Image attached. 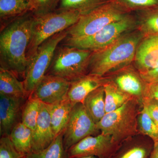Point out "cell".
<instances>
[{
    "mask_svg": "<svg viewBox=\"0 0 158 158\" xmlns=\"http://www.w3.org/2000/svg\"><path fill=\"white\" fill-rule=\"evenodd\" d=\"M33 13L30 12L9 23L0 35L1 67L24 78L28 61L27 49L31 37Z\"/></svg>",
    "mask_w": 158,
    "mask_h": 158,
    "instance_id": "cell-1",
    "label": "cell"
},
{
    "mask_svg": "<svg viewBox=\"0 0 158 158\" xmlns=\"http://www.w3.org/2000/svg\"><path fill=\"white\" fill-rule=\"evenodd\" d=\"M139 30L127 33L104 49L93 52L89 73L105 77L134 61L139 43L144 37Z\"/></svg>",
    "mask_w": 158,
    "mask_h": 158,
    "instance_id": "cell-2",
    "label": "cell"
},
{
    "mask_svg": "<svg viewBox=\"0 0 158 158\" xmlns=\"http://www.w3.org/2000/svg\"><path fill=\"white\" fill-rule=\"evenodd\" d=\"M142 104L135 98L130 100L121 107L106 113L96 123L101 133L112 136L116 142L122 144L140 134L138 117Z\"/></svg>",
    "mask_w": 158,
    "mask_h": 158,
    "instance_id": "cell-3",
    "label": "cell"
},
{
    "mask_svg": "<svg viewBox=\"0 0 158 158\" xmlns=\"http://www.w3.org/2000/svg\"><path fill=\"white\" fill-rule=\"evenodd\" d=\"M81 15L76 11H56L37 15L33 14L31 37L27 52L28 61L40 44L73 25Z\"/></svg>",
    "mask_w": 158,
    "mask_h": 158,
    "instance_id": "cell-4",
    "label": "cell"
},
{
    "mask_svg": "<svg viewBox=\"0 0 158 158\" xmlns=\"http://www.w3.org/2000/svg\"><path fill=\"white\" fill-rule=\"evenodd\" d=\"M129 11L113 0H108L86 14L66 30L67 37L81 38L91 36L110 23L126 16Z\"/></svg>",
    "mask_w": 158,
    "mask_h": 158,
    "instance_id": "cell-5",
    "label": "cell"
},
{
    "mask_svg": "<svg viewBox=\"0 0 158 158\" xmlns=\"http://www.w3.org/2000/svg\"><path fill=\"white\" fill-rule=\"evenodd\" d=\"M93 52L63 44L56 49L46 74L53 75L71 82L89 73Z\"/></svg>",
    "mask_w": 158,
    "mask_h": 158,
    "instance_id": "cell-6",
    "label": "cell"
},
{
    "mask_svg": "<svg viewBox=\"0 0 158 158\" xmlns=\"http://www.w3.org/2000/svg\"><path fill=\"white\" fill-rule=\"evenodd\" d=\"M137 23L136 19L128 14L122 19L110 23L91 36L81 38L66 37L62 42L69 46L97 52L108 47L124 34L135 30Z\"/></svg>",
    "mask_w": 158,
    "mask_h": 158,
    "instance_id": "cell-7",
    "label": "cell"
},
{
    "mask_svg": "<svg viewBox=\"0 0 158 158\" xmlns=\"http://www.w3.org/2000/svg\"><path fill=\"white\" fill-rule=\"evenodd\" d=\"M67 36L66 30L55 34L40 44L29 59L23 81L28 97L47 73L57 48Z\"/></svg>",
    "mask_w": 158,
    "mask_h": 158,
    "instance_id": "cell-8",
    "label": "cell"
},
{
    "mask_svg": "<svg viewBox=\"0 0 158 158\" xmlns=\"http://www.w3.org/2000/svg\"><path fill=\"white\" fill-rule=\"evenodd\" d=\"M99 132L96 123L88 114L83 103L76 104L63 133L64 148L67 152L70 147L82 139L88 136L97 135Z\"/></svg>",
    "mask_w": 158,
    "mask_h": 158,
    "instance_id": "cell-9",
    "label": "cell"
},
{
    "mask_svg": "<svg viewBox=\"0 0 158 158\" xmlns=\"http://www.w3.org/2000/svg\"><path fill=\"white\" fill-rule=\"evenodd\" d=\"M119 144L109 135L101 133L86 137L67 151L68 158L94 156L98 158H112L120 147Z\"/></svg>",
    "mask_w": 158,
    "mask_h": 158,
    "instance_id": "cell-10",
    "label": "cell"
},
{
    "mask_svg": "<svg viewBox=\"0 0 158 158\" xmlns=\"http://www.w3.org/2000/svg\"><path fill=\"white\" fill-rule=\"evenodd\" d=\"M118 89L135 98L142 104L145 98L148 84L139 72L129 65L105 76Z\"/></svg>",
    "mask_w": 158,
    "mask_h": 158,
    "instance_id": "cell-11",
    "label": "cell"
},
{
    "mask_svg": "<svg viewBox=\"0 0 158 158\" xmlns=\"http://www.w3.org/2000/svg\"><path fill=\"white\" fill-rule=\"evenodd\" d=\"M70 83L61 77L46 74L29 97L45 105L53 104L67 98Z\"/></svg>",
    "mask_w": 158,
    "mask_h": 158,
    "instance_id": "cell-12",
    "label": "cell"
},
{
    "mask_svg": "<svg viewBox=\"0 0 158 158\" xmlns=\"http://www.w3.org/2000/svg\"><path fill=\"white\" fill-rule=\"evenodd\" d=\"M26 98L0 95V134L9 135L22 117Z\"/></svg>",
    "mask_w": 158,
    "mask_h": 158,
    "instance_id": "cell-13",
    "label": "cell"
},
{
    "mask_svg": "<svg viewBox=\"0 0 158 158\" xmlns=\"http://www.w3.org/2000/svg\"><path fill=\"white\" fill-rule=\"evenodd\" d=\"M139 73L147 72L158 65V35L145 36L139 43L134 60Z\"/></svg>",
    "mask_w": 158,
    "mask_h": 158,
    "instance_id": "cell-14",
    "label": "cell"
},
{
    "mask_svg": "<svg viewBox=\"0 0 158 158\" xmlns=\"http://www.w3.org/2000/svg\"><path fill=\"white\" fill-rule=\"evenodd\" d=\"M55 138L47 107L41 102L36 127L33 131L32 152H37L47 148Z\"/></svg>",
    "mask_w": 158,
    "mask_h": 158,
    "instance_id": "cell-15",
    "label": "cell"
},
{
    "mask_svg": "<svg viewBox=\"0 0 158 158\" xmlns=\"http://www.w3.org/2000/svg\"><path fill=\"white\" fill-rule=\"evenodd\" d=\"M107 81L106 77L88 74L71 82L67 98L74 103H83L89 94L104 86Z\"/></svg>",
    "mask_w": 158,
    "mask_h": 158,
    "instance_id": "cell-16",
    "label": "cell"
},
{
    "mask_svg": "<svg viewBox=\"0 0 158 158\" xmlns=\"http://www.w3.org/2000/svg\"><path fill=\"white\" fill-rule=\"evenodd\" d=\"M153 145L150 138L134 137L122 143L112 158H149Z\"/></svg>",
    "mask_w": 158,
    "mask_h": 158,
    "instance_id": "cell-17",
    "label": "cell"
},
{
    "mask_svg": "<svg viewBox=\"0 0 158 158\" xmlns=\"http://www.w3.org/2000/svg\"><path fill=\"white\" fill-rule=\"evenodd\" d=\"M75 104L66 98L53 104L46 105L49 113L52 129L56 138L64 132L72 110Z\"/></svg>",
    "mask_w": 158,
    "mask_h": 158,
    "instance_id": "cell-18",
    "label": "cell"
},
{
    "mask_svg": "<svg viewBox=\"0 0 158 158\" xmlns=\"http://www.w3.org/2000/svg\"><path fill=\"white\" fill-rule=\"evenodd\" d=\"M0 95L27 98H28L23 82L13 72L0 68Z\"/></svg>",
    "mask_w": 158,
    "mask_h": 158,
    "instance_id": "cell-19",
    "label": "cell"
},
{
    "mask_svg": "<svg viewBox=\"0 0 158 158\" xmlns=\"http://www.w3.org/2000/svg\"><path fill=\"white\" fill-rule=\"evenodd\" d=\"M83 103L88 114L96 124L106 114L104 86L99 87L89 94Z\"/></svg>",
    "mask_w": 158,
    "mask_h": 158,
    "instance_id": "cell-20",
    "label": "cell"
},
{
    "mask_svg": "<svg viewBox=\"0 0 158 158\" xmlns=\"http://www.w3.org/2000/svg\"><path fill=\"white\" fill-rule=\"evenodd\" d=\"M31 12L28 0H0L1 22L17 19Z\"/></svg>",
    "mask_w": 158,
    "mask_h": 158,
    "instance_id": "cell-21",
    "label": "cell"
},
{
    "mask_svg": "<svg viewBox=\"0 0 158 158\" xmlns=\"http://www.w3.org/2000/svg\"><path fill=\"white\" fill-rule=\"evenodd\" d=\"M33 131L21 121L18 123L9 135L17 150L25 156L32 152Z\"/></svg>",
    "mask_w": 158,
    "mask_h": 158,
    "instance_id": "cell-22",
    "label": "cell"
},
{
    "mask_svg": "<svg viewBox=\"0 0 158 158\" xmlns=\"http://www.w3.org/2000/svg\"><path fill=\"white\" fill-rule=\"evenodd\" d=\"M104 88L106 113L113 112L121 107L127 102L133 98L118 89L115 84L108 80Z\"/></svg>",
    "mask_w": 158,
    "mask_h": 158,
    "instance_id": "cell-23",
    "label": "cell"
},
{
    "mask_svg": "<svg viewBox=\"0 0 158 158\" xmlns=\"http://www.w3.org/2000/svg\"><path fill=\"white\" fill-rule=\"evenodd\" d=\"M24 158H68L63 143V133L57 136L52 144L45 149L32 152Z\"/></svg>",
    "mask_w": 158,
    "mask_h": 158,
    "instance_id": "cell-24",
    "label": "cell"
},
{
    "mask_svg": "<svg viewBox=\"0 0 158 158\" xmlns=\"http://www.w3.org/2000/svg\"><path fill=\"white\" fill-rule=\"evenodd\" d=\"M108 0H60L56 11H76L88 13Z\"/></svg>",
    "mask_w": 158,
    "mask_h": 158,
    "instance_id": "cell-25",
    "label": "cell"
},
{
    "mask_svg": "<svg viewBox=\"0 0 158 158\" xmlns=\"http://www.w3.org/2000/svg\"><path fill=\"white\" fill-rule=\"evenodd\" d=\"M41 105L39 100L29 97L23 106L21 122L33 131L36 127Z\"/></svg>",
    "mask_w": 158,
    "mask_h": 158,
    "instance_id": "cell-26",
    "label": "cell"
},
{
    "mask_svg": "<svg viewBox=\"0 0 158 158\" xmlns=\"http://www.w3.org/2000/svg\"><path fill=\"white\" fill-rule=\"evenodd\" d=\"M138 129L139 133L147 136L154 142L158 141V127L148 113L146 108L142 107L138 115Z\"/></svg>",
    "mask_w": 158,
    "mask_h": 158,
    "instance_id": "cell-27",
    "label": "cell"
},
{
    "mask_svg": "<svg viewBox=\"0 0 158 158\" xmlns=\"http://www.w3.org/2000/svg\"><path fill=\"white\" fill-rule=\"evenodd\" d=\"M139 30L144 36L158 35V10L140 11Z\"/></svg>",
    "mask_w": 158,
    "mask_h": 158,
    "instance_id": "cell-28",
    "label": "cell"
},
{
    "mask_svg": "<svg viewBox=\"0 0 158 158\" xmlns=\"http://www.w3.org/2000/svg\"><path fill=\"white\" fill-rule=\"evenodd\" d=\"M34 15H41L56 10L60 0H28Z\"/></svg>",
    "mask_w": 158,
    "mask_h": 158,
    "instance_id": "cell-29",
    "label": "cell"
},
{
    "mask_svg": "<svg viewBox=\"0 0 158 158\" xmlns=\"http://www.w3.org/2000/svg\"><path fill=\"white\" fill-rule=\"evenodd\" d=\"M125 9L142 11L154 9L158 6V0H113Z\"/></svg>",
    "mask_w": 158,
    "mask_h": 158,
    "instance_id": "cell-30",
    "label": "cell"
},
{
    "mask_svg": "<svg viewBox=\"0 0 158 158\" xmlns=\"http://www.w3.org/2000/svg\"><path fill=\"white\" fill-rule=\"evenodd\" d=\"M11 141L9 135L1 136L0 139V158H24Z\"/></svg>",
    "mask_w": 158,
    "mask_h": 158,
    "instance_id": "cell-31",
    "label": "cell"
},
{
    "mask_svg": "<svg viewBox=\"0 0 158 158\" xmlns=\"http://www.w3.org/2000/svg\"><path fill=\"white\" fill-rule=\"evenodd\" d=\"M142 105L146 108L149 116L158 127V103L148 99H144Z\"/></svg>",
    "mask_w": 158,
    "mask_h": 158,
    "instance_id": "cell-32",
    "label": "cell"
},
{
    "mask_svg": "<svg viewBox=\"0 0 158 158\" xmlns=\"http://www.w3.org/2000/svg\"><path fill=\"white\" fill-rule=\"evenodd\" d=\"M144 99H148L158 103V81L148 84Z\"/></svg>",
    "mask_w": 158,
    "mask_h": 158,
    "instance_id": "cell-33",
    "label": "cell"
},
{
    "mask_svg": "<svg viewBox=\"0 0 158 158\" xmlns=\"http://www.w3.org/2000/svg\"><path fill=\"white\" fill-rule=\"evenodd\" d=\"M140 74L144 81L148 84L158 81V65L154 69Z\"/></svg>",
    "mask_w": 158,
    "mask_h": 158,
    "instance_id": "cell-34",
    "label": "cell"
},
{
    "mask_svg": "<svg viewBox=\"0 0 158 158\" xmlns=\"http://www.w3.org/2000/svg\"><path fill=\"white\" fill-rule=\"evenodd\" d=\"M149 158H158V141L154 142L153 148Z\"/></svg>",
    "mask_w": 158,
    "mask_h": 158,
    "instance_id": "cell-35",
    "label": "cell"
},
{
    "mask_svg": "<svg viewBox=\"0 0 158 158\" xmlns=\"http://www.w3.org/2000/svg\"><path fill=\"white\" fill-rule=\"evenodd\" d=\"M78 158H98L94 156H88Z\"/></svg>",
    "mask_w": 158,
    "mask_h": 158,
    "instance_id": "cell-36",
    "label": "cell"
}]
</instances>
